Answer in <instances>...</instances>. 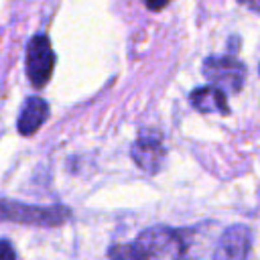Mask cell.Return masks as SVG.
I'll return each mask as SVG.
<instances>
[{"label":"cell","instance_id":"277c9868","mask_svg":"<svg viewBox=\"0 0 260 260\" xmlns=\"http://www.w3.org/2000/svg\"><path fill=\"white\" fill-rule=\"evenodd\" d=\"M55 69V51L45 35H35L26 45V75L32 87L41 89L49 83Z\"/></svg>","mask_w":260,"mask_h":260},{"label":"cell","instance_id":"9c48e42d","mask_svg":"<svg viewBox=\"0 0 260 260\" xmlns=\"http://www.w3.org/2000/svg\"><path fill=\"white\" fill-rule=\"evenodd\" d=\"M0 260H16L14 248H12V244L6 242V240H0Z\"/></svg>","mask_w":260,"mask_h":260},{"label":"cell","instance_id":"30bf717a","mask_svg":"<svg viewBox=\"0 0 260 260\" xmlns=\"http://www.w3.org/2000/svg\"><path fill=\"white\" fill-rule=\"evenodd\" d=\"M169 2H171V0H144V4H146L148 10H162Z\"/></svg>","mask_w":260,"mask_h":260},{"label":"cell","instance_id":"7a4b0ae2","mask_svg":"<svg viewBox=\"0 0 260 260\" xmlns=\"http://www.w3.org/2000/svg\"><path fill=\"white\" fill-rule=\"evenodd\" d=\"M71 211L63 205H26L18 201H6L0 199V221H16V223H28V225H61L69 219Z\"/></svg>","mask_w":260,"mask_h":260},{"label":"cell","instance_id":"ba28073f","mask_svg":"<svg viewBox=\"0 0 260 260\" xmlns=\"http://www.w3.org/2000/svg\"><path fill=\"white\" fill-rule=\"evenodd\" d=\"M189 102L193 104V108L201 114H230L228 108V100L225 93L213 85H203V87H195L189 93Z\"/></svg>","mask_w":260,"mask_h":260},{"label":"cell","instance_id":"3957f363","mask_svg":"<svg viewBox=\"0 0 260 260\" xmlns=\"http://www.w3.org/2000/svg\"><path fill=\"white\" fill-rule=\"evenodd\" d=\"M201 71L207 81L223 93H238L246 81V65L234 55H209L203 61Z\"/></svg>","mask_w":260,"mask_h":260},{"label":"cell","instance_id":"52a82bcc","mask_svg":"<svg viewBox=\"0 0 260 260\" xmlns=\"http://www.w3.org/2000/svg\"><path fill=\"white\" fill-rule=\"evenodd\" d=\"M49 118V106L43 98L39 95H30L24 100L22 104V110H20V116H18V122H16V128L22 136H32Z\"/></svg>","mask_w":260,"mask_h":260},{"label":"cell","instance_id":"8992f818","mask_svg":"<svg viewBox=\"0 0 260 260\" xmlns=\"http://www.w3.org/2000/svg\"><path fill=\"white\" fill-rule=\"evenodd\" d=\"M132 160L136 167H140L144 173H158L165 158H167V148L162 146L158 136H138L130 148Z\"/></svg>","mask_w":260,"mask_h":260},{"label":"cell","instance_id":"6da1fadb","mask_svg":"<svg viewBox=\"0 0 260 260\" xmlns=\"http://www.w3.org/2000/svg\"><path fill=\"white\" fill-rule=\"evenodd\" d=\"M132 242L142 260H191V236L185 230L148 228Z\"/></svg>","mask_w":260,"mask_h":260},{"label":"cell","instance_id":"5b68a950","mask_svg":"<svg viewBox=\"0 0 260 260\" xmlns=\"http://www.w3.org/2000/svg\"><path fill=\"white\" fill-rule=\"evenodd\" d=\"M252 250V232L244 223L230 225L221 232L215 248L213 260H246Z\"/></svg>","mask_w":260,"mask_h":260},{"label":"cell","instance_id":"8fae6325","mask_svg":"<svg viewBox=\"0 0 260 260\" xmlns=\"http://www.w3.org/2000/svg\"><path fill=\"white\" fill-rule=\"evenodd\" d=\"M242 6H246V8H250V10H254V12H258L260 14V0H238Z\"/></svg>","mask_w":260,"mask_h":260}]
</instances>
